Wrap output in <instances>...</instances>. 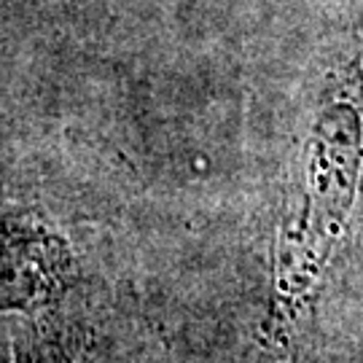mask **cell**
Masks as SVG:
<instances>
[{
    "label": "cell",
    "instance_id": "1",
    "mask_svg": "<svg viewBox=\"0 0 363 363\" xmlns=\"http://www.w3.org/2000/svg\"><path fill=\"white\" fill-rule=\"evenodd\" d=\"M363 169V62L331 73L298 159L274 253L272 304L245 363H283L350 216Z\"/></svg>",
    "mask_w": 363,
    "mask_h": 363
},
{
    "label": "cell",
    "instance_id": "2",
    "mask_svg": "<svg viewBox=\"0 0 363 363\" xmlns=\"http://www.w3.org/2000/svg\"><path fill=\"white\" fill-rule=\"evenodd\" d=\"M6 237V310L52 301L60 283L70 274V253L65 245L52 234L19 226L9 229Z\"/></svg>",
    "mask_w": 363,
    "mask_h": 363
},
{
    "label": "cell",
    "instance_id": "3",
    "mask_svg": "<svg viewBox=\"0 0 363 363\" xmlns=\"http://www.w3.org/2000/svg\"><path fill=\"white\" fill-rule=\"evenodd\" d=\"M19 363H70L67 352L62 350V345L57 339L49 342H30L27 350H19Z\"/></svg>",
    "mask_w": 363,
    "mask_h": 363
}]
</instances>
